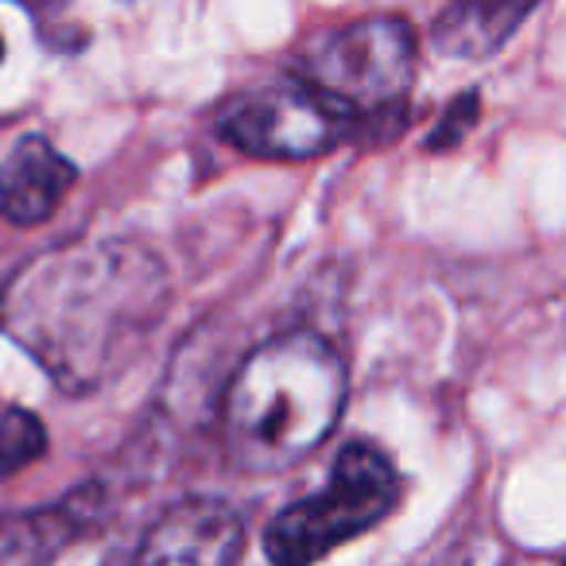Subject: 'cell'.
<instances>
[{"instance_id":"cell-1","label":"cell","mask_w":566,"mask_h":566,"mask_svg":"<svg viewBox=\"0 0 566 566\" xmlns=\"http://www.w3.org/2000/svg\"><path fill=\"white\" fill-rule=\"evenodd\" d=\"M164 303L167 275L151 252L125 241L71 244L9 283L0 326L66 392H90L140 349Z\"/></svg>"},{"instance_id":"cell-2","label":"cell","mask_w":566,"mask_h":566,"mask_svg":"<svg viewBox=\"0 0 566 566\" xmlns=\"http://www.w3.org/2000/svg\"><path fill=\"white\" fill-rule=\"evenodd\" d=\"M346 361L311 331L244 357L226 392V450L244 473H280L315 454L346 408Z\"/></svg>"},{"instance_id":"cell-3","label":"cell","mask_w":566,"mask_h":566,"mask_svg":"<svg viewBox=\"0 0 566 566\" xmlns=\"http://www.w3.org/2000/svg\"><path fill=\"white\" fill-rule=\"evenodd\" d=\"M400 501V473L385 450L354 442L338 454L326 489L287 504L268 524L264 551L275 566H315L346 539L377 527Z\"/></svg>"},{"instance_id":"cell-4","label":"cell","mask_w":566,"mask_h":566,"mask_svg":"<svg viewBox=\"0 0 566 566\" xmlns=\"http://www.w3.org/2000/svg\"><path fill=\"white\" fill-rule=\"evenodd\" d=\"M295 78L349 117H377L416 82V32L400 17H365L326 32L295 59Z\"/></svg>"},{"instance_id":"cell-5","label":"cell","mask_w":566,"mask_h":566,"mask_svg":"<svg viewBox=\"0 0 566 566\" xmlns=\"http://www.w3.org/2000/svg\"><path fill=\"white\" fill-rule=\"evenodd\" d=\"M357 120L303 82L241 97L221 120V136L256 159H315L338 148Z\"/></svg>"},{"instance_id":"cell-6","label":"cell","mask_w":566,"mask_h":566,"mask_svg":"<svg viewBox=\"0 0 566 566\" xmlns=\"http://www.w3.org/2000/svg\"><path fill=\"white\" fill-rule=\"evenodd\" d=\"M241 555V516L218 496H187L151 524L136 566H237Z\"/></svg>"},{"instance_id":"cell-7","label":"cell","mask_w":566,"mask_h":566,"mask_svg":"<svg viewBox=\"0 0 566 566\" xmlns=\"http://www.w3.org/2000/svg\"><path fill=\"white\" fill-rule=\"evenodd\" d=\"M102 485H82L51 509L0 516V566H51L102 520Z\"/></svg>"},{"instance_id":"cell-8","label":"cell","mask_w":566,"mask_h":566,"mask_svg":"<svg viewBox=\"0 0 566 566\" xmlns=\"http://www.w3.org/2000/svg\"><path fill=\"white\" fill-rule=\"evenodd\" d=\"M78 167L43 136H24L0 164V218L12 226H40L59 210Z\"/></svg>"},{"instance_id":"cell-9","label":"cell","mask_w":566,"mask_h":566,"mask_svg":"<svg viewBox=\"0 0 566 566\" xmlns=\"http://www.w3.org/2000/svg\"><path fill=\"white\" fill-rule=\"evenodd\" d=\"M532 17V4H454L434 20L431 43L450 59H485L504 48L520 20Z\"/></svg>"},{"instance_id":"cell-10","label":"cell","mask_w":566,"mask_h":566,"mask_svg":"<svg viewBox=\"0 0 566 566\" xmlns=\"http://www.w3.org/2000/svg\"><path fill=\"white\" fill-rule=\"evenodd\" d=\"M43 450H48V431L40 416L24 408H9L0 416V481L43 458Z\"/></svg>"},{"instance_id":"cell-11","label":"cell","mask_w":566,"mask_h":566,"mask_svg":"<svg viewBox=\"0 0 566 566\" xmlns=\"http://www.w3.org/2000/svg\"><path fill=\"white\" fill-rule=\"evenodd\" d=\"M478 113H481V97L470 90V94H462V97H458V102H454V109H450V117H442V125L431 133V140H427V148H442V144H447V148H450V144H458V140H462L465 128H470L473 120H478Z\"/></svg>"},{"instance_id":"cell-12","label":"cell","mask_w":566,"mask_h":566,"mask_svg":"<svg viewBox=\"0 0 566 566\" xmlns=\"http://www.w3.org/2000/svg\"><path fill=\"white\" fill-rule=\"evenodd\" d=\"M0 55H4V43H0Z\"/></svg>"}]
</instances>
